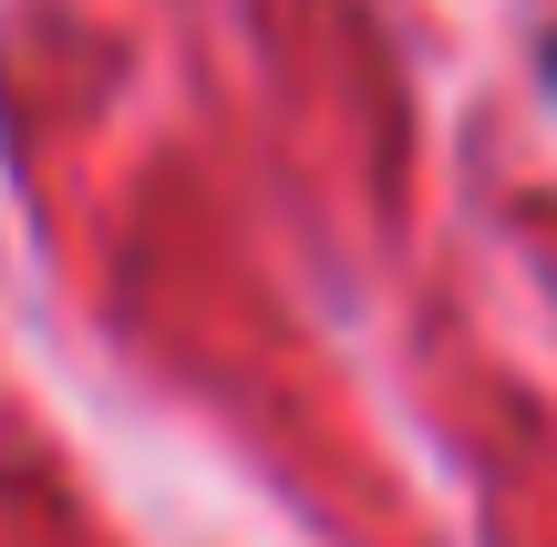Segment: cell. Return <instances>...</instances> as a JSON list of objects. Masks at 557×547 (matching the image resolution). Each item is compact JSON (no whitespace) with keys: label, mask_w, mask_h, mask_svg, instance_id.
<instances>
[{"label":"cell","mask_w":557,"mask_h":547,"mask_svg":"<svg viewBox=\"0 0 557 547\" xmlns=\"http://www.w3.org/2000/svg\"><path fill=\"white\" fill-rule=\"evenodd\" d=\"M537 73H547V94H557V32H547V52H537Z\"/></svg>","instance_id":"1"}]
</instances>
